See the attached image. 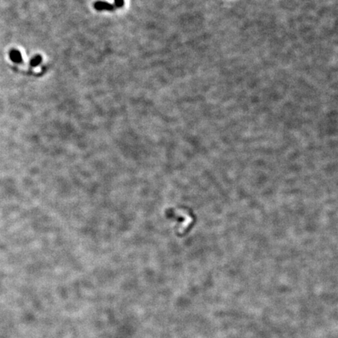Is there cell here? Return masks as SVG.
Instances as JSON below:
<instances>
[{"instance_id": "cell-3", "label": "cell", "mask_w": 338, "mask_h": 338, "mask_svg": "<svg viewBox=\"0 0 338 338\" xmlns=\"http://www.w3.org/2000/svg\"><path fill=\"white\" fill-rule=\"evenodd\" d=\"M42 58L40 55H36L33 57V58L30 61V65L32 67H37L38 65L41 64L42 62Z\"/></svg>"}, {"instance_id": "cell-2", "label": "cell", "mask_w": 338, "mask_h": 338, "mask_svg": "<svg viewBox=\"0 0 338 338\" xmlns=\"http://www.w3.org/2000/svg\"><path fill=\"white\" fill-rule=\"evenodd\" d=\"M10 60L16 64L22 62V55L17 49H12L10 53Z\"/></svg>"}, {"instance_id": "cell-1", "label": "cell", "mask_w": 338, "mask_h": 338, "mask_svg": "<svg viewBox=\"0 0 338 338\" xmlns=\"http://www.w3.org/2000/svg\"><path fill=\"white\" fill-rule=\"evenodd\" d=\"M94 8L98 11H103V10H107V11H113L115 9V6L109 3L104 1H96L94 3Z\"/></svg>"}, {"instance_id": "cell-4", "label": "cell", "mask_w": 338, "mask_h": 338, "mask_svg": "<svg viewBox=\"0 0 338 338\" xmlns=\"http://www.w3.org/2000/svg\"><path fill=\"white\" fill-rule=\"evenodd\" d=\"M114 6L117 8H121L124 6V0H114Z\"/></svg>"}]
</instances>
